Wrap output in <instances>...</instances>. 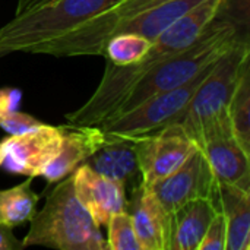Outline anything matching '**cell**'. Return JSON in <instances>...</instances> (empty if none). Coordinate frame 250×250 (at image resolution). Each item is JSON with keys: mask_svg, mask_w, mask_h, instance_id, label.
I'll return each instance as SVG.
<instances>
[{"mask_svg": "<svg viewBox=\"0 0 250 250\" xmlns=\"http://www.w3.org/2000/svg\"><path fill=\"white\" fill-rule=\"evenodd\" d=\"M83 164L126 188H133L135 180H141L136 149L132 139H108Z\"/></svg>", "mask_w": 250, "mask_h": 250, "instance_id": "obj_17", "label": "cell"}, {"mask_svg": "<svg viewBox=\"0 0 250 250\" xmlns=\"http://www.w3.org/2000/svg\"><path fill=\"white\" fill-rule=\"evenodd\" d=\"M1 163H3V146H1V142H0V167H1Z\"/></svg>", "mask_w": 250, "mask_h": 250, "instance_id": "obj_26", "label": "cell"}, {"mask_svg": "<svg viewBox=\"0 0 250 250\" xmlns=\"http://www.w3.org/2000/svg\"><path fill=\"white\" fill-rule=\"evenodd\" d=\"M62 145L60 126L40 125L19 135H10L1 141L3 163L6 171L26 177L44 173Z\"/></svg>", "mask_w": 250, "mask_h": 250, "instance_id": "obj_9", "label": "cell"}, {"mask_svg": "<svg viewBox=\"0 0 250 250\" xmlns=\"http://www.w3.org/2000/svg\"><path fill=\"white\" fill-rule=\"evenodd\" d=\"M152 41L133 32L114 34L104 45L103 56L116 66L139 63L149 51Z\"/></svg>", "mask_w": 250, "mask_h": 250, "instance_id": "obj_20", "label": "cell"}, {"mask_svg": "<svg viewBox=\"0 0 250 250\" xmlns=\"http://www.w3.org/2000/svg\"><path fill=\"white\" fill-rule=\"evenodd\" d=\"M215 214L208 198L193 199L173 211L168 217L167 250H198Z\"/></svg>", "mask_w": 250, "mask_h": 250, "instance_id": "obj_16", "label": "cell"}, {"mask_svg": "<svg viewBox=\"0 0 250 250\" xmlns=\"http://www.w3.org/2000/svg\"><path fill=\"white\" fill-rule=\"evenodd\" d=\"M31 185L32 180L28 177L21 185L0 190V223L13 229L34 217L40 198L31 189Z\"/></svg>", "mask_w": 250, "mask_h": 250, "instance_id": "obj_18", "label": "cell"}, {"mask_svg": "<svg viewBox=\"0 0 250 250\" xmlns=\"http://www.w3.org/2000/svg\"><path fill=\"white\" fill-rule=\"evenodd\" d=\"M168 0H122L78 28L34 47L29 54H48L56 57L103 56L104 45L116 26Z\"/></svg>", "mask_w": 250, "mask_h": 250, "instance_id": "obj_7", "label": "cell"}, {"mask_svg": "<svg viewBox=\"0 0 250 250\" xmlns=\"http://www.w3.org/2000/svg\"><path fill=\"white\" fill-rule=\"evenodd\" d=\"M122 0H54L29 13L13 16L0 28V57L12 53H29L34 47L51 41Z\"/></svg>", "mask_w": 250, "mask_h": 250, "instance_id": "obj_5", "label": "cell"}, {"mask_svg": "<svg viewBox=\"0 0 250 250\" xmlns=\"http://www.w3.org/2000/svg\"><path fill=\"white\" fill-rule=\"evenodd\" d=\"M54 0H18L13 16H21V15L29 13V12L37 10V9H40L45 4H50Z\"/></svg>", "mask_w": 250, "mask_h": 250, "instance_id": "obj_25", "label": "cell"}, {"mask_svg": "<svg viewBox=\"0 0 250 250\" xmlns=\"http://www.w3.org/2000/svg\"><path fill=\"white\" fill-rule=\"evenodd\" d=\"M132 141L136 149L141 183L145 188L171 174L199 148L180 123L167 125L151 135Z\"/></svg>", "mask_w": 250, "mask_h": 250, "instance_id": "obj_8", "label": "cell"}, {"mask_svg": "<svg viewBox=\"0 0 250 250\" xmlns=\"http://www.w3.org/2000/svg\"><path fill=\"white\" fill-rule=\"evenodd\" d=\"M105 226V242L108 250H141L130 214L127 211L114 214Z\"/></svg>", "mask_w": 250, "mask_h": 250, "instance_id": "obj_22", "label": "cell"}, {"mask_svg": "<svg viewBox=\"0 0 250 250\" xmlns=\"http://www.w3.org/2000/svg\"><path fill=\"white\" fill-rule=\"evenodd\" d=\"M199 148L218 182L236 185L250 192V155L240 146L233 132L212 136Z\"/></svg>", "mask_w": 250, "mask_h": 250, "instance_id": "obj_15", "label": "cell"}, {"mask_svg": "<svg viewBox=\"0 0 250 250\" xmlns=\"http://www.w3.org/2000/svg\"><path fill=\"white\" fill-rule=\"evenodd\" d=\"M62 129V145L59 154L51 160L41 174L48 185H54L70 176L108 139L98 126L66 125Z\"/></svg>", "mask_w": 250, "mask_h": 250, "instance_id": "obj_12", "label": "cell"}, {"mask_svg": "<svg viewBox=\"0 0 250 250\" xmlns=\"http://www.w3.org/2000/svg\"><path fill=\"white\" fill-rule=\"evenodd\" d=\"M229 119L234 138L250 155V62L245 66L230 100Z\"/></svg>", "mask_w": 250, "mask_h": 250, "instance_id": "obj_19", "label": "cell"}, {"mask_svg": "<svg viewBox=\"0 0 250 250\" xmlns=\"http://www.w3.org/2000/svg\"><path fill=\"white\" fill-rule=\"evenodd\" d=\"M127 212L130 214L141 250H167L170 214L142 183L133 188Z\"/></svg>", "mask_w": 250, "mask_h": 250, "instance_id": "obj_14", "label": "cell"}, {"mask_svg": "<svg viewBox=\"0 0 250 250\" xmlns=\"http://www.w3.org/2000/svg\"><path fill=\"white\" fill-rule=\"evenodd\" d=\"M22 92L16 88H0V127L9 135H19L42 122L21 111Z\"/></svg>", "mask_w": 250, "mask_h": 250, "instance_id": "obj_21", "label": "cell"}, {"mask_svg": "<svg viewBox=\"0 0 250 250\" xmlns=\"http://www.w3.org/2000/svg\"><path fill=\"white\" fill-rule=\"evenodd\" d=\"M229 0H204L179 18L155 40L145 57L130 66H116L107 60L104 75L92 95L75 111L64 117L75 126H100L110 119L119 107L127 89L154 64L190 47L208 28V25L224 12Z\"/></svg>", "mask_w": 250, "mask_h": 250, "instance_id": "obj_1", "label": "cell"}, {"mask_svg": "<svg viewBox=\"0 0 250 250\" xmlns=\"http://www.w3.org/2000/svg\"><path fill=\"white\" fill-rule=\"evenodd\" d=\"M72 182L78 201L98 227L105 226L114 214L127 211L126 186L98 174L89 166L81 164L72 173Z\"/></svg>", "mask_w": 250, "mask_h": 250, "instance_id": "obj_11", "label": "cell"}, {"mask_svg": "<svg viewBox=\"0 0 250 250\" xmlns=\"http://www.w3.org/2000/svg\"><path fill=\"white\" fill-rule=\"evenodd\" d=\"M22 246L57 250H108L100 227L75 195L72 174L57 182L44 207L29 220Z\"/></svg>", "mask_w": 250, "mask_h": 250, "instance_id": "obj_3", "label": "cell"}, {"mask_svg": "<svg viewBox=\"0 0 250 250\" xmlns=\"http://www.w3.org/2000/svg\"><path fill=\"white\" fill-rule=\"evenodd\" d=\"M226 245H227L226 221L221 214H215L198 246V250H226Z\"/></svg>", "mask_w": 250, "mask_h": 250, "instance_id": "obj_23", "label": "cell"}, {"mask_svg": "<svg viewBox=\"0 0 250 250\" xmlns=\"http://www.w3.org/2000/svg\"><path fill=\"white\" fill-rule=\"evenodd\" d=\"M217 62L207 66L183 85L157 94L130 111L105 120L98 127L104 132L107 139H136L151 135L167 125L180 123L196 89L217 64Z\"/></svg>", "mask_w": 250, "mask_h": 250, "instance_id": "obj_6", "label": "cell"}, {"mask_svg": "<svg viewBox=\"0 0 250 250\" xmlns=\"http://www.w3.org/2000/svg\"><path fill=\"white\" fill-rule=\"evenodd\" d=\"M249 57V42L242 38L217 62L196 89L180 125L198 146L212 136L233 132L229 105Z\"/></svg>", "mask_w": 250, "mask_h": 250, "instance_id": "obj_4", "label": "cell"}, {"mask_svg": "<svg viewBox=\"0 0 250 250\" xmlns=\"http://www.w3.org/2000/svg\"><path fill=\"white\" fill-rule=\"evenodd\" d=\"M23 249L22 242H18V239L12 233V227L6 226L4 223H0V250H21Z\"/></svg>", "mask_w": 250, "mask_h": 250, "instance_id": "obj_24", "label": "cell"}, {"mask_svg": "<svg viewBox=\"0 0 250 250\" xmlns=\"http://www.w3.org/2000/svg\"><path fill=\"white\" fill-rule=\"evenodd\" d=\"M242 38L245 37H242L236 21L226 18L221 12L190 47L151 66L127 89L110 119L130 111L157 94L183 85L207 66L220 60Z\"/></svg>", "mask_w": 250, "mask_h": 250, "instance_id": "obj_2", "label": "cell"}, {"mask_svg": "<svg viewBox=\"0 0 250 250\" xmlns=\"http://www.w3.org/2000/svg\"><path fill=\"white\" fill-rule=\"evenodd\" d=\"M217 214H221L227 227L226 250L250 249V192L217 179L208 195Z\"/></svg>", "mask_w": 250, "mask_h": 250, "instance_id": "obj_13", "label": "cell"}, {"mask_svg": "<svg viewBox=\"0 0 250 250\" xmlns=\"http://www.w3.org/2000/svg\"><path fill=\"white\" fill-rule=\"evenodd\" d=\"M215 177L208 161L201 148H198L177 170L146 189H149L163 208L171 214L193 199L208 198Z\"/></svg>", "mask_w": 250, "mask_h": 250, "instance_id": "obj_10", "label": "cell"}]
</instances>
